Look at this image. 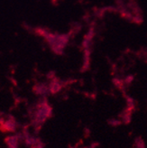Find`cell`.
<instances>
[{"instance_id":"6da1fadb","label":"cell","mask_w":147,"mask_h":148,"mask_svg":"<svg viewBox=\"0 0 147 148\" xmlns=\"http://www.w3.org/2000/svg\"><path fill=\"white\" fill-rule=\"evenodd\" d=\"M16 123L12 116H5V118L0 117V129L2 131L13 132L16 130Z\"/></svg>"},{"instance_id":"3957f363","label":"cell","mask_w":147,"mask_h":148,"mask_svg":"<svg viewBox=\"0 0 147 148\" xmlns=\"http://www.w3.org/2000/svg\"><path fill=\"white\" fill-rule=\"evenodd\" d=\"M134 148H144V143L141 138H137L134 144Z\"/></svg>"},{"instance_id":"7a4b0ae2","label":"cell","mask_w":147,"mask_h":148,"mask_svg":"<svg viewBox=\"0 0 147 148\" xmlns=\"http://www.w3.org/2000/svg\"><path fill=\"white\" fill-rule=\"evenodd\" d=\"M5 142L8 147H17L18 137L17 136H9L5 139Z\"/></svg>"},{"instance_id":"277c9868","label":"cell","mask_w":147,"mask_h":148,"mask_svg":"<svg viewBox=\"0 0 147 148\" xmlns=\"http://www.w3.org/2000/svg\"><path fill=\"white\" fill-rule=\"evenodd\" d=\"M9 148H17V147H9Z\"/></svg>"}]
</instances>
